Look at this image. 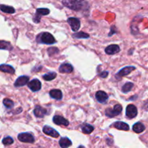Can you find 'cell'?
I'll return each instance as SVG.
<instances>
[{
    "mask_svg": "<svg viewBox=\"0 0 148 148\" xmlns=\"http://www.w3.org/2000/svg\"><path fill=\"white\" fill-rule=\"evenodd\" d=\"M78 148H85V147H84V146H82V145H80V146H79V147H78Z\"/></svg>",
    "mask_w": 148,
    "mask_h": 148,
    "instance_id": "obj_31",
    "label": "cell"
},
{
    "mask_svg": "<svg viewBox=\"0 0 148 148\" xmlns=\"http://www.w3.org/2000/svg\"><path fill=\"white\" fill-rule=\"evenodd\" d=\"M59 72L61 73H71L73 71V66L69 63H64L59 66Z\"/></svg>",
    "mask_w": 148,
    "mask_h": 148,
    "instance_id": "obj_14",
    "label": "cell"
},
{
    "mask_svg": "<svg viewBox=\"0 0 148 148\" xmlns=\"http://www.w3.org/2000/svg\"><path fill=\"white\" fill-rule=\"evenodd\" d=\"M17 138L22 143H34L35 139L33 136L30 133H20L17 136Z\"/></svg>",
    "mask_w": 148,
    "mask_h": 148,
    "instance_id": "obj_4",
    "label": "cell"
},
{
    "mask_svg": "<svg viewBox=\"0 0 148 148\" xmlns=\"http://www.w3.org/2000/svg\"><path fill=\"white\" fill-rule=\"evenodd\" d=\"M43 132L44 134H47V135L51 136L52 137H54V138H56L59 136V132H58L56 130H55L54 129L52 128V127H49V126H44L43 128Z\"/></svg>",
    "mask_w": 148,
    "mask_h": 148,
    "instance_id": "obj_8",
    "label": "cell"
},
{
    "mask_svg": "<svg viewBox=\"0 0 148 148\" xmlns=\"http://www.w3.org/2000/svg\"><path fill=\"white\" fill-rule=\"evenodd\" d=\"M95 98L97 101L101 103H105L108 99V95H107L106 92L104 91H98L95 94Z\"/></svg>",
    "mask_w": 148,
    "mask_h": 148,
    "instance_id": "obj_9",
    "label": "cell"
},
{
    "mask_svg": "<svg viewBox=\"0 0 148 148\" xmlns=\"http://www.w3.org/2000/svg\"><path fill=\"white\" fill-rule=\"evenodd\" d=\"M74 38L77 39H81V38H88L90 37L89 34L86 33H84V32H79V33H75L72 35Z\"/></svg>",
    "mask_w": 148,
    "mask_h": 148,
    "instance_id": "obj_25",
    "label": "cell"
},
{
    "mask_svg": "<svg viewBox=\"0 0 148 148\" xmlns=\"http://www.w3.org/2000/svg\"><path fill=\"white\" fill-rule=\"evenodd\" d=\"M1 49H7V50H12V47L11 46L10 43L8 42L1 40Z\"/></svg>",
    "mask_w": 148,
    "mask_h": 148,
    "instance_id": "obj_28",
    "label": "cell"
},
{
    "mask_svg": "<svg viewBox=\"0 0 148 148\" xmlns=\"http://www.w3.org/2000/svg\"><path fill=\"white\" fill-rule=\"evenodd\" d=\"M34 114L38 118H43L45 115L47 114V110L43 108L40 106H36L34 108Z\"/></svg>",
    "mask_w": 148,
    "mask_h": 148,
    "instance_id": "obj_10",
    "label": "cell"
},
{
    "mask_svg": "<svg viewBox=\"0 0 148 148\" xmlns=\"http://www.w3.org/2000/svg\"><path fill=\"white\" fill-rule=\"evenodd\" d=\"M105 51L107 54L113 55L120 51V47L116 44H112L107 46L105 49Z\"/></svg>",
    "mask_w": 148,
    "mask_h": 148,
    "instance_id": "obj_12",
    "label": "cell"
},
{
    "mask_svg": "<svg viewBox=\"0 0 148 148\" xmlns=\"http://www.w3.org/2000/svg\"><path fill=\"white\" fill-rule=\"evenodd\" d=\"M50 13V10L47 8H38L36 10V14H38L40 16L43 15H47Z\"/></svg>",
    "mask_w": 148,
    "mask_h": 148,
    "instance_id": "obj_26",
    "label": "cell"
},
{
    "mask_svg": "<svg viewBox=\"0 0 148 148\" xmlns=\"http://www.w3.org/2000/svg\"><path fill=\"white\" fill-rule=\"evenodd\" d=\"M108 75V72H107V71H106V72H101V74H99V77H101L102 78L107 77Z\"/></svg>",
    "mask_w": 148,
    "mask_h": 148,
    "instance_id": "obj_30",
    "label": "cell"
},
{
    "mask_svg": "<svg viewBox=\"0 0 148 148\" xmlns=\"http://www.w3.org/2000/svg\"><path fill=\"white\" fill-rule=\"evenodd\" d=\"M121 111H122V106L120 104H116V105L114 106L113 109L111 108H107L106 110V115L108 117L112 118V117L118 116L119 114H121Z\"/></svg>",
    "mask_w": 148,
    "mask_h": 148,
    "instance_id": "obj_3",
    "label": "cell"
},
{
    "mask_svg": "<svg viewBox=\"0 0 148 148\" xmlns=\"http://www.w3.org/2000/svg\"><path fill=\"white\" fill-rule=\"evenodd\" d=\"M36 40L40 43H44V44L52 45L56 43L54 37L51 33L47 32H43L40 33L36 38Z\"/></svg>",
    "mask_w": 148,
    "mask_h": 148,
    "instance_id": "obj_2",
    "label": "cell"
},
{
    "mask_svg": "<svg viewBox=\"0 0 148 148\" xmlns=\"http://www.w3.org/2000/svg\"><path fill=\"white\" fill-rule=\"evenodd\" d=\"M56 77V72H49L47 74H45L43 75V78L44 80L46 81H51L53 79Z\"/></svg>",
    "mask_w": 148,
    "mask_h": 148,
    "instance_id": "obj_23",
    "label": "cell"
},
{
    "mask_svg": "<svg viewBox=\"0 0 148 148\" xmlns=\"http://www.w3.org/2000/svg\"><path fill=\"white\" fill-rule=\"evenodd\" d=\"M126 115L128 118L133 119L137 116V108L135 106L130 104L127 106V109H126Z\"/></svg>",
    "mask_w": 148,
    "mask_h": 148,
    "instance_id": "obj_7",
    "label": "cell"
},
{
    "mask_svg": "<svg viewBox=\"0 0 148 148\" xmlns=\"http://www.w3.org/2000/svg\"><path fill=\"white\" fill-rule=\"evenodd\" d=\"M53 121L54 124H57V125H62V126H66L69 125V121L64 117L61 116H54L53 118Z\"/></svg>",
    "mask_w": 148,
    "mask_h": 148,
    "instance_id": "obj_11",
    "label": "cell"
},
{
    "mask_svg": "<svg viewBox=\"0 0 148 148\" xmlns=\"http://www.w3.org/2000/svg\"><path fill=\"white\" fill-rule=\"evenodd\" d=\"M0 9H1V12L6 13H9V14H13L15 12V10L12 7H10V6H6L4 4H1L0 6Z\"/></svg>",
    "mask_w": 148,
    "mask_h": 148,
    "instance_id": "obj_22",
    "label": "cell"
},
{
    "mask_svg": "<svg viewBox=\"0 0 148 148\" xmlns=\"http://www.w3.org/2000/svg\"><path fill=\"white\" fill-rule=\"evenodd\" d=\"M29 77L27 76H20L16 79L14 82V86L15 87H23L28 83Z\"/></svg>",
    "mask_w": 148,
    "mask_h": 148,
    "instance_id": "obj_13",
    "label": "cell"
},
{
    "mask_svg": "<svg viewBox=\"0 0 148 148\" xmlns=\"http://www.w3.org/2000/svg\"><path fill=\"white\" fill-rule=\"evenodd\" d=\"M67 22L74 32H77L80 27V21L76 17H69Z\"/></svg>",
    "mask_w": 148,
    "mask_h": 148,
    "instance_id": "obj_5",
    "label": "cell"
},
{
    "mask_svg": "<svg viewBox=\"0 0 148 148\" xmlns=\"http://www.w3.org/2000/svg\"><path fill=\"white\" fill-rule=\"evenodd\" d=\"M14 143V140L11 137H6L2 140V143L4 145H10Z\"/></svg>",
    "mask_w": 148,
    "mask_h": 148,
    "instance_id": "obj_29",
    "label": "cell"
},
{
    "mask_svg": "<svg viewBox=\"0 0 148 148\" xmlns=\"http://www.w3.org/2000/svg\"><path fill=\"white\" fill-rule=\"evenodd\" d=\"M3 104L8 109H11L14 106V102L9 98H4V101H3Z\"/></svg>",
    "mask_w": 148,
    "mask_h": 148,
    "instance_id": "obj_27",
    "label": "cell"
},
{
    "mask_svg": "<svg viewBox=\"0 0 148 148\" xmlns=\"http://www.w3.org/2000/svg\"><path fill=\"white\" fill-rule=\"evenodd\" d=\"M114 127L115 128L118 129V130H124V131H128L130 130V127L127 124L123 122V121H116V122L114 123Z\"/></svg>",
    "mask_w": 148,
    "mask_h": 148,
    "instance_id": "obj_17",
    "label": "cell"
},
{
    "mask_svg": "<svg viewBox=\"0 0 148 148\" xmlns=\"http://www.w3.org/2000/svg\"><path fill=\"white\" fill-rule=\"evenodd\" d=\"M62 3L65 7L75 11H79L85 8L88 4L85 0H63Z\"/></svg>",
    "mask_w": 148,
    "mask_h": 148,
    "instance_id": "obj_1",
    "label": "cell"
},
{
    "mask_svg": "<svg viewBox=\"0 0 148 148\" xmlns=\"http://www.w3.org/2000/svg\"><path fill=\"white\" fill-rule=\"evenodd\" d=\"M135 69V67L134 66H125V67L123 68L122 69L119 71V72L117 73V76L120 77H122L126 76V75H128L132 72L133 70Z\"/></svg>",
    "mask_w": 148,
    "mask_h": 148,
    "instance_id": "obj_15",
    "label": "cell"
},
{
    "mask_svg": "<svg viewBox=\"0 0 148 148\" xmlns=\"http://www.w3.org/2000/svg\"><path fill=\"white\" fill-rule=\"evenodd\" d=\"M72 141L67 137H62L59 140V145L62 148H68L72 145Z\"/></svg>",
    "mask_w": 148,
    "mask_h": 148,
    "instance_id": "obj_18",
    "label": "cell"
},
{
    "mask_svg": "<svg viewBox=\"0 0 148 148\" xmlns=\"http://www.w3.org/2000/svg\"><path fill=\"white\" fill-rule=\"evenodd\" d=\"M133 87H134V84L132 82H127V83L124 84L122 87V92L124 93H127L129 92L130 91H131V90L132 89Z\"/></svg>",
    "mask_w": 148,
    "mask_h": 148,
    "instance_id": "obj_24",
    "label": "cell"
},
{
    "mask_svg": "<svg viewBox=\"0 0 148 148\" xmlns=\"http://www.w3.org/2000/svg\"><path fill=\"white\" fill-rule=\"evenodd\" d=\"M49 95L52 98L56 100H61L63 97V95H62V92L60 90L57 89H53L51 90L49 92Z\"/></svg>",
    "mask_w": 148,
    "mask_h": 148,
    "instance_id": "obj_16",
    "label": "cell"
},
{
    "mask_svg": "<svg viewBox=\"0 0 148 148\" xmlns=\"http://www.w3.org/2000/svg\"><path fill=\"white\" fill-rule=\"evenodd\" d=\"M0 70L3 72L12 74V75H13L14 73V72H15L14 68L8 64H1V66H0Z\"/></svg>",
    "mask_w": 148,
    "mask_h": 148,
    "instance_id": "obj_19",
    "label": "cell"
},
{
    "mask_svg": "<svg viewBox=\"0 0 148 148\" xmlns=\"http://www.w3.org/2000/svg\"><path fill=\"white\" fill-rule=\"evenodd\" d=\"M132 130L134 132L136 133H141L145 130V127L143 124H142L141 122H137L136 124H134L133 125Z\"/></svg>",
    "mask_w": 148,
    "mask_h": 148,
    "instance_id": "obj_20",
    "label": "cell"
},
{
    "mask_svg": "<svg viewBox=\"0 0 148 148\" xmlns=\"http://www.w3.org/2000/svg\"><path fill=\"white\" fill-rule=\"evenodd\" d=\"M27 86L33 92H37L41 89V83L38 79H32L28 82Z\"/></svg>",
    "mask_w": 148,
    "mask_h": 148,
    "instance_id": "obj_6",
    "label": "cell"
},
{
    "mask_svg": "<svg viewBox=\"0 0 148 148\" xmlns=\"http://www.w3.org/2000/svg\"><path fill=\"white\" fill-rule=\"evenodd\" d=\"M94 130V127L89 124H85L82 126V131L84 134H90Z\"/></svg>",
    "mask_w": 148,
    "mask_h": 148,
    "instance_id": "obj_21",
    "label": "cell"
}]
</instances>
